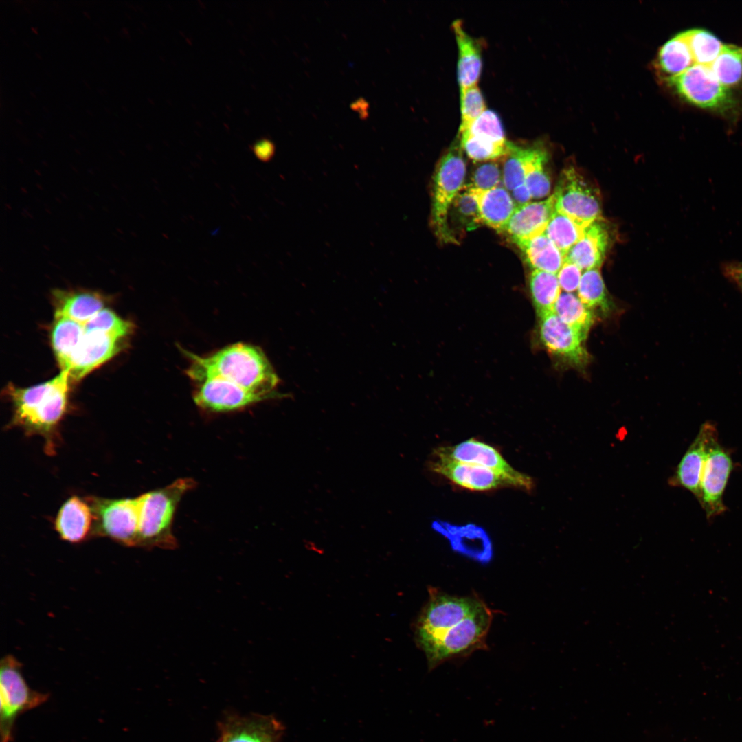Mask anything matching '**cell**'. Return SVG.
Here are the masks:
<instances>
[{
  "label": "cell",
  "instance_id": "cell-1",
  "mask_svg": "<svg viewBox=\"0 0 742 742\" xmlns=\"http://www.w3.org/2000/svg\"><path fill=\"white\" fill-rule=\"evenodd\" d=\"M183 352L190 362L187 375L196 383L216 377L269 400L282 397L276 390L279 378L265 352L258 346L237 343L207 356Z\"/></svg>",
  "mask_w": 742,
  "mask_h": 742
},
{
  "label": "cell",
  "instance_id": "cell-2",
  "mask_svg": "<svg viewBox=\"0 0 742 742\" xmlns=\"http://www.w3.org/2000/svg\"><path fill=\"white\" fill-rule=\"evenodd\" d=\"M69 381L68 371H61L45 383L8 389L14 408L12 425L23 429L27 435L42 437L45 451L49 455L55 452L58 426L66 412Z\"/></svg>",
  "mask_w": 742,
  "mask_h": 742
},
{
  "label": "cell",
  "instance_id": "cell-3",
  "mask_svg": "<svg viewBox=\"0 0 742 742\" xmlns=\"http://www.w3.org/2000/svg\"><path fill=\"white\" fill-rule=\"evenodd\" d=\"M192 478H180L162 488L138 497L139 524L137 546L172 550L177 542L172 532V523L182 497L194 488Z\"/></svg>",
  "mask_w": 742,
  "mask_h": 742
},
{
  "label": "cell",
  "instance_id": "cell-4",
  "mask_svg": "<svg viewBox=\"0 0 742 742\" xmlns=\"http://www.w3.org/2000/svg\"><path fill=\"white\" fill-rule=\"evenodd\" d=\"M484 602L473 596H451L429 589V598L414 627L418 647L424 652L442 634L471 614Z\"/></svg>",
  "mask_w": 742,
  "mask_h": 742
},
{
  "label": "cell",
  "instance_id": "cell-5",
  "mask_svg": "<svg viewBox=\"0 0 742 742\" xmlns=\"http://www.w3.org/2000/svg\"><path fill=\"white\" fill-rule=\"evenodd\" d=\"M0 695L1 742H12L17 718L49 698V694L34 690L28 686L22 673V664L11 655L1 660Z\"/></svg>",
  "mask_w": 742,
  "mask_h": 742
},
{
  "label": "cell",
  "instance_id": "cell-6",
  "mask_svg": "<svg viewBox=\"0 0 742 742\" xmlns=\"http://www.w3.org/2000/svg\"><path fill=\"white\" fill-rule=\"evenodd\" d=\"M493 615L483 603L471 614L447 631L424 653L429 670L457 657L484 649Z\"/></svg>",
  "mask_w": 742,
  "mask_h": 742
},
{
  "label": "cell",
  "instance_id": "cell-7",
  "mask_svg": "<svg viewBox=\"0 0 742 742\" xmlns=\"http://www.w3.org/2000/svg\"><path fill=\"white\" fill-rule=\"evenodd\" d=\"M466 164L460 144H454L442 156L434 177L431 226L438 238L444 242H456L447 223L448 212L456 195L462 188Z\"/></svg>",
  "mask_w": 742,
  "mask_h": 742
},
{
  "label": "cell",
  "instance_id": "cell-8",
  "mask_svg": "<svg viewBox=\"0 0 742 742\" xmlns=\"http://www.w3.org/2000/svg\"><path fill=\"white\" fill-rule=\"evenodd\" d=\"M86 501L93 516L92 535L106 537L127 546H137L138 497L119 499L89 497Z\"/></svg>",
  "mask_w": 742,
  "mask_h": 742
},
{
  "label": "cell",
  "instance_id": "cell-9",
  "mask_svg": "<svg viewBox=\"0 0 742 742\" xmlns=\"http://www.w3.org/2000/svg\"><path fill=\"white\" fill-rule=\"evenodd\" d=\"M666 82L686 101L704 109L727 113L737 104L730 88L720 83L709 67L695 64Z\"/></svg>",
  "mask_w": 742,
  "mask_h": 742
},
{
  "label": "cell",
  "instance_id": "cell-10",
  "mask_svg": "<svg viewBox=\"0 0 742 742\" xmlns=\"http://www.w3.org/2000/svg\"><path fill=\"white\" fill-rule=\"evenodd\" d=\"M552 194L556 210L581 223L588 225L602 218L598 191L573 167L561 172Z\"/></svg>",
  "mask_w": 742,
  "mask_h": 742
},
{
  "label": "cell",
  "instance_id": "cell-11",
  "mask_svg": "<svg viewBox=\"0 0 742 742\" xmlns=\"http://www.w3.org/2000/svg\"><path fill=\"white\" fill-rule=\"evenodd\" d=\"M733 468L730 451L719 444L715 434L708 443L697 498L708 520L726 510L723 496Z\"/></svg>",
  "mask_w": 742,
  "mask_h": 742
},
{
  "label": "cell",
  "instance_id": "cell-12",
  "mask_svg": "<svg viewBox=\"0 0 742 742\" xmlns=\"http://www.w3.org/2000/svg\"><path fill=\"white\" fill-rule=\"evenodd\" d=\"M437 457L476 464L503 475L513 486L530 491L534 482L528 475L513 469L493 447L471 438L453 446L438 447L434 451Z\"/></svg>",
  "mask_w": 742,
  "mask_h": 742
},
{
  "label": "cell",
  "instance_id": "cell-13",
  "mask_svg": "<svg viewBox=\"0 0 742 742\" xmlns=\"http://www.w3.org/2000/svg\"><path fill=\"white\" fill-rule=\"evenodd\" d=\"M539 334L548 351L567 364L581 368L588 363L589 353L584 345L586 337L553 312L539 317Z\"/></svg>",
  "mask_w": 742,
  "mask_h": 742
},
{
  "label": "cell",
  "instance_id": "cell-14",
  "mask_svg": "<svg viewBox=\"0 0 742 742\" xmlns=\"http://www.w3.org/2000/svg\"><path fill=\"white\" fill-rule=\"evenodd\" d=\"M193 400L205 412L227 413L242 410L269 399L227 381L214 377L197 383Z\"/></svg>",
  "mask_w": 742,
  "mask_h": 742
},
{
  "label": "cell",
  "instance_id": "cell-15",
  "mask_svg": "<svg viewBox=\"0 0 742 742\" xmlns=\"http://www.w3.org/2000/svg\"><path fill=\"white\" fill-rule=\"evenodd\" d=\"M122 338L100 331L85 332L70 359L69 379L78 381L115 355Z\"/></svg>",
  "mask_w": 742,
  "mask_h": 742
},
{
  "label": "cell",
  "instance_id": "cell-16",
  "mask_svg": "<svg viewBox=\"0 0 742 742\" xmlns=\"http://www.w3.org/2000/svg\"><path fill=\"white\" fill-rule=\"evenodd\" d=\"M717 434V429L713 423L706 422L701 425L674 473L669 477L668 483L671 486L688 490L697 499L708 443Z\"/></svg>",
  "mask_w": 742,
  "mask_h": 742
},
{
  "label": "cell",
  "instance_id": "cell-17",
  "mask_svg": "<svg viewBox=\"0 0 742 742\" xmlns=\"http://www.w3.org/2000/svg\"><path fill=\"white\" fill-rule=\"evenodd\" d=\"M431 469L462 488L471 491H489L511 486V482L499 473L479 465L437 457L430 464Z\"/></svg>",
  "mask_w": 742,
  "mask_h": 742
},
{
  "label": "cell",
  "instance_id": "cell-18",
  "mask_svg": "<svg viewBox=\"0 0 742 742\" xmlns=\"http://www.w3.org/2000/svg\"><path fill=\"white\" fill-rule=\"evenodd\" d=\"M555 210L553 194L545 200L517 207L502 232L519 245L544 233Z\"/></svg>",
  "mask_w": 742,
  "mask_h": 742
},
{
  "label": "cell",
  "instance_id": "cell-19",
  "mask_svg": "<svg viewBox=\"0 0 742 742\" xmlns=\"http://www.w3.org/2000/svg\"><path fill=\"white\" fill-rule=\"evenodd\" d=\"M610 245L609 226L600 218L587 225L580 239L572 247L565 260L578 265L582 271L598 269Z\"/></svg>",
  "mask_w": 742,
  "mask_h": 742
},
{
  "label": "cell",
  "instance_id": "cell-20",
  "mask_svg": "<svg viewBox=\"0 0 742 742\" xmlns=\"http://www.w3.org/2000/svg\"><path fill=\"white\" fill-rule=\"evenodd\" d=\"M93 524V516L88 502L73 496L60 508L55 520V529L63 540L79 543L91 533Z\"/></svg>",
  "mask_w": 742,
  "mask_h": 742
},
{
  "label": "cell",
  "instance_id": "cell-21",
  "mask_svg": "<svg viewBox=\"0 0 742 742\" xmlns=\"http://www.w3.org/2000/svg\"><path fill=\"white\" fill-rule=\"evenodd\" d=\"M452 29L458 49L457 74L460 87L477 84L482 67L480 45L466 32L460 19L453 21Z\"/></svg>",
  "mask_w": 742,
  "mask_h": 742
},
{
  "label": "cell",
  "instance_id": "cell-22",
  "mask_svg": "<svg viewBox=\"0 0 742 742\" xmlns=\"http://www.w3.org/2000/svg\"><path fill=\"white\" fill-rule=\"evenodd\" d=\"M471 188L478 203L482 223L502 232L516 209L509 191L504 186L488 190Z\"/></svg>",
  "mask_w": 742,
  "mask_h": 742
},
{
  "label": "cell",
  "instance_id": "cell-23",
  "mask_svg": "<svg viewBox=\"0 0 742 742\" xmlns=\"http://www.w3.org/2000/svg\"><path fill=\"white\" fill-rule=\"evenodd\" d=\"M55 315H63L83 325L104 306V299L98 293L88 291H53Z\"/></svg>",
  "mask_w": 742,
  "mask_h": 742
},
{
  "label": "cell",
  "instance_id": "cell-24",
  "mask_svg": "<svg viewBox=\"0 0 742 742\" xmlns=\"http://www.w3.org/2000/svg\"><path fill=\"white\" fill-rule=\"evenodd\" d=\"M85 333L83 324L67 317L55 315L51 331V343L62 371L68 370L71 356Z\"/></svg>",
  "mask_w": 742,
  "mask_h": 742
},
{
  "label": "cell",
  "instance_id": "cell-25",
  "mask_svg": "<svg viewBox=\"0 0 742 742\" xmlns=\"http://www.w3.org/2000/svg\"><path fill=\"white\" fill-rule=\"evenodd\" d=\"M694 65L695 61L683 32L661 47L656 61L660 75L666 82Z\"/></svg>",
  "mask_w": 742,
  "mask_h": 742
},
{
  "label": "cell",
  "instance_id": "cell-26",
  "mask_svg": "<svg viewBox=\"0 0 742 742\" xmlns=\"http://www.w3.org/2000/svg\"><path fill=\"white\" fill-rule=\"evenodd\" d=\"M447 223L456 242V232L472 230L482 224L478 203L469 185L464 186L453 201L448 212Z\"/></svg>",
  "mask_w": 742,
  "mask_h": 742
},
{
  "label": "cell",
  "instance_id": "cell-27",
  "mask_svg": "<svg viewBox=\"0 0 742 742\" xmlns=\"http://www.w3.org/2000/svg\"><path fill=\"white\" fill-rule=\"evenodd\" d=\"M517 246L533 270L557 274L565 260L563 254L544 233Z\"/></svg>",
  "mask_w": 742,
  "mask_h": 742
},
{
  "label": "cell",
  "instance_id": "cell-28",
  "mask_svg": "<svg viewBox=\"0 0 742 742\" xmlns=\"http://www.w3.org/2000/svg\"><path fill=\"white\" fill-rule=\"evenodd\" d=\"M529 289L534 307L539 317L553 312L561 293L557 274L532 270L529 278Z\"/></svg>",
  "mask_w": 742,
  "mask_h": 742
},
{
  "label": "cell",
  "instance_id": "cell-29",
  "mask_svg": "<svg viewBox=\"0 0 742 742\" xmlns=\"http://www.w3.org/2000/svg\"><path fill=\"white\" fill-rule=\"evenodd\" d=\"M561 321L587 337L594 323L593 311L574 293L561 292L553 309Z\"/></svg>",
  "mask_w": 742,
  "mask_h": 742
},
{
  "label": "cell",
  "instance_id": "cell-30",
  "mask_svg": "<svg viewBox=\"0 0 742 742\" xmlns=\"http://www.w3.org/2000/svg\"><path fill=\"white\" fill-rule=\"evenodd\" d=\"M587 225L555 210L544 234L565 258L572 247L580 239Z\"/></svg>",
  "mask_w": 742,
  "mask_h": 742
},
{
  "label": "cell",
  "instance_id": "cell-31",
  "mask_svg": "<svg viewBox=\"0 0 742 742\" xmlns=\"http://www.w3.org/2000/svg\"><path fill=\"white\" fill-rule=\"evenodd\" d=\"M503 158L502 184L509 192L525 183L526 170L533 146H524L508 142Z\"/></svg>",
  "mask_w": 742,
  "mask_h": 742
},
{
  "label": "cell",
  "instance_id": "cell-32",
  "mask_svg": "<svg viewBox=\"0 0 742 742\" xmlns=\"http://www.w3.org/2000/svg\"><path fill=\"white\" fill-rule=\"evenodd\" d=\"M577 291L578 298L591 311L594 309L605 314L611 311L612 303L598 269L583 272Z\"/></svg>",
  "mask_w": 742,
  "mask_h": 742
},
{
  "label": "cell",
  "instance_id": "cell-33",
  "mask_svg": "<svg viewBox=\"0 0 742 742\" xmlns=\"http://www.w3.org/2000/svg\"><path fill=\"white\" fill-rule=\"evenodd\" d=\"M710 68L723 85L730 88L739 84L742 81V47L723 45Z\"/></svg>",
  "mask_w": 742,
  "mask_h": 742
},
{
  "label": "cell",
  "instance_id": "cell-34",
  "mask_svg": "<svg viewBox=\"0 0 742 742\" xmlns=\"http://www.w3.org/2000/svg\"><path fill=\"white\" fill-rule=\"evenodd\" d=\"M695 64L710 67L721 53L723 43L712 33L701 29L683 32Z\"/></svg>",
  "mask_w": 742,
  "mask_h": 742
},
{
  "label": "cell",
  "instance_id": "cell-35",
  "mask_svg": "<svg viewBox=\"0 0 742 742\" xmlns=\"http://www.w3.org/2000/svg\"><path fill=\"white\" fill-rule=\"evenodd\" d=\"M548 161V153L545 149L533 146L525 178L532 199H541L546 196L550 190L551 181L545 166Z\"/></svg>",
  "mask_w": 742,
  "mask_h": 742
},
{
  "label": "cell",
  "instance_id": "cell-36",
  "mask_svg": "<svg viewBox=\"0 0 742 742\" xmlns=\"http://www.w3.org/2000/svg\"><path fill=\"white\" fill-rule=\"evenodd\" d=\"M460 146L468 157L475 161H490L503 159L508 150L507 144H497L475 137L467 131L459 133Z\"/></svg>",
  "mask_w": 742,
  "mask_h": 742
},
{
  "label": "cell",
  "instance_id": "cell-37",
  "mask_svg": "<svg viewBox=\"0 0 742 742\" xmlns=\"http://www.w3.org/2000/svg\"><path fill=\"white\" fill-rule=\"evenodd\" d=\"M464 131H467L475 137L488 142L502 144L508 142L499 116L496 112L490 109H486L470 127Z\"/></svg>",
  "mask_w": 742,
  "mask_h": 742
},
{
  "label": "cell",
  "instance_id": "cell-38",
  "mask_svg": "<svg viewBox=\"0 0 742 742\" xmlns=\"http://www.w3.org/2000/svg\"><path fill=\"white\" fill-rule=\"evenodd\" d=\"M486 110L485 101L477 84L460 89L461 122L459 133L468 129Z\"/></svg>",
  "mask_w": 742,
  "mask_h": 742
},
{
  "label": "cell",
  "instance_id": "cell-39",
  "mask_svg": "<svg viewBox=\"0 0 742 742\" xmlns=\"http://www.w3.org/2000/svg\"><path fill=\"white\" fill-rule=\"evenodd\" d=\"M85 332L100 331L124 338L132 331V324L121 319L114 312L102 308L85 325Z\"/></svg>",
  "mask_w": 742,
  "mask_h": 742
},
{
  "label": "cell",
  "instance_id": "cell-40",
  "mask_svg": "<svg viewBox=\"0 0 742 742\" xmlns=\"http://www.w3.org/2000/svg\"><path fill=\"white\" fill-rule=\"evenodd\" d=\"M502 172L498 164L495 161H490L475 168L469 185L475 189L488 190L502 186Z\"/></svg>",
  "mask_w": 742,
  "mask_h": 742
},
{
  "label": "cell",
  "instance_id": "cell-41",
  "mask_svg": "<svg viewBox=\"0 0 742 742\" xmlns=\"http://www.w3.org/2000/svg\"><path fill=\"white\" fill-rule=\"evenodd\" d=\"M582 269L576 264L564 260L557 273L561 289L563 292L573 293L578 290L582 276Z\"/></svg>",
  "mask_w": 742,
  "mask_h": 742
},
{
  "label": "cell",
  "instance_id": "cell-42",
  "mask_svg": "<svg viewBox=\"0 0 742 742\" xmlns=\"http://www.w3.org/2000/svg\"><path fill=\"white\" fill-rule=\"evenodd\" d=\"M223 742H271L269 736L251 726L239 728L229 732Z\"/></svg>",
  "mask_w": 742,
  "mask_h": 742
},
{
  "label": "cell",
  "instance_id": "cell-43",
  "mask_svg": "<svg viewBox=\"0 0 742 742\" xmlns=\"http://www.w3.org/2000/svg\"><path fill=\"white\" fill-rule=\"evenodd\" d=\"M724 276L742 292V262H726L721 267Z\"/></svg>",
  "mask_w": 742,
  "mask_h": 742
},
{
  "label": "cell",
  "instance_id": "cell-44",
  "mask_svg": "<svg viewBox=\"0 0 742 742\" xmlns=\"http://www.w3.org/2000/svg\"><path fill=\"white\" fill-rule=\"evenodd\" d=\"M254 151L259 159L267 161L273 155L274 145L271 142L263 139L255 144Z\"/></svg>",
  "mask_w": 742,
  "mask_h": 742
},
{
  "label": "cell",
  "instance_id": "cell-45",
  "mask_svg": "<svg viewBox=\"0 0 742 742\" xmlns=\"http://www.w3.org/2000/svg\"><path fill=\"white\" fill-rule=\"evenodd\" d=\"M510 195L516 207L530 203V201L532 199L525 183L517 186L510 191Z\"/></svg>",
  "mask_w": 742,
  "mask_h": 742
}]
</instances>
